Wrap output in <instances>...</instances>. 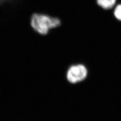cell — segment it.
Here are the masks:
<instances>
[{
    "label": "cell",
    "mask_w": 121,
    "mask_h": 121,
    "mask_svg": "<svg viewBox=\"0 0 121 121\" xmlns=\"http://www.w3.org/2000/svg\"><path fill=\"white\" fill-rule=\"evenodd\" d=\"M6 0H0V3H2V2H3L4 1H5Z\"/></svg>",
    "instance_id": "obj_5"
},
{
    "label": "cell",
    "mask_w": 121,
    "mask_h": 121,
    "mask_svg": "<svg viewBox=\"0 0 121 121\" xmlns=\"http://www.w3.org/2000/svg\"><path fill=\"white\" fill-rule=\"evenodd\" d=\"M86 67L82 64L73 65L70 66L66 73V78L71 83H77L84 80L87 75Z\"/></svg>",
    "instance_id": "obj_2"
},
{
    "label": "cell",
    "mask_w": 121,
    "mask_h": 121,
    "mask_svg": "<svg viewBox=\"0 0 121 121\" xmlns=\"http://www.w3.org/2000/svg\"><path fill=\"white\" fill-rule=\"evenodd\" d=\"M114 15L117 20L121 21V4L116 7L114 11Z\"/></svg>",
    "instance_id": "obj_4"
},
{
    "label": "cell",
    "mask_w": 121,
    "mask_h": 121,
    "mask_svg": "<svg viewBox=\"0 0 121 121\" xmlns=\"http://www.w3.org/2000/svg\"><path fill=\"white\" fill-rule=\"evenodd\" d=\"M116 0H97V3L100 7L104 9H111L115 4Z\"/></svg>",
    "instance_id": "obj_3"
},
{
    "label": "cell",
    "mask_w": 121,
    "mask_h": 121,
    "mask_svg": "<svg viewBox=\"0 0 121 121\" xmlns=\"http://www.w3.org/2000/svg\"><path fill=\"white\" fill-rule=\"evenodd\" d=\"M60 20L46 14L35 13L30 19V25L34 30L39 34L47 35L50 29L60 26Z\"/></svg>",
    "instance_id": "obj_1"
}]
</instances>
